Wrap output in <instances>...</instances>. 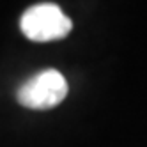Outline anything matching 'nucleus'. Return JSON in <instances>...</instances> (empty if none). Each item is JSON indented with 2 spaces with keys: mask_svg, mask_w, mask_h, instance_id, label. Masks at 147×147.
Returning a JSON list of instances; mask_svg holds the SVG:
<instances>
[{
  "mask_svg": "<svg viewBox=\"0 0 147 147\" xmlns=\"http://www.w3.org/2000/svg\"><path fill=\"white\" fill-rule=\"evenodd\" d=\"M71 20L55 4H37L23 13L20 28L34 43H50L66 37L71 32Z\"/></svg>",
  "mask_w": 147,
  "mask_h": 147,
  "instance_id": "obj_1",
  "label": "nucleus"
},
{
  "mask_svg": "<svg viewBox=\"0 0 147 147\" xmlns=\"http://www.w3.org/2000/svg\"><path fill=\"white\" fill-rule=\"evenodd\" d=\"M67 96V82L57 69H45L22 83L16 99L22 107L32 110H48L57 107Z\"/></svg>",
  "mask_w": 147,
  "mask_h": 147,
  "instance_id": "obj_2",
  "label": "nucleus"
}]
</instances>
